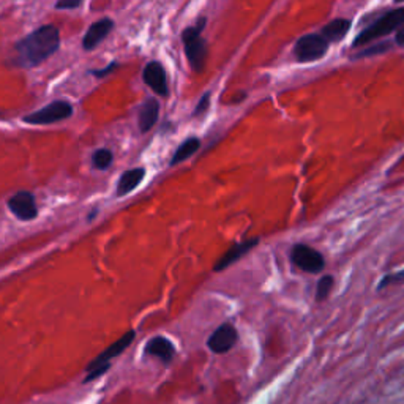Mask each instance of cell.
<instances>
[{
  "instance_id": "30bf717a",
  "label": "cell",
  "mask_w": 404,
  "mask_h": 404,
  "mask_svg": "<svg viewBox=\"0 0 404 404\" xmlns=\"http://www.w3.org/2000/svg\"><path fill=\"white\" fill-rule=\"evenodd\" d=\"M142 79L152 90L160 95V97H168L169 88H168V76L164 72V67L160 62H149L145 65L142 72Z\"/></svg>"
},
{
  "instance_id": "9c48e42d",
  "label": "cell",
  "mask_w": 404,
  "mask_h": 404,
  "mask_svg": "<svg viewBox=\"0 0 404 404\" xmlns=\"http://www.w3.org/2000/svg\"><path fill=\"white\" fill-rule=\"evenodd\" d=\"M136 338V332L135 330H130L126 332L125 335H122L117 341H114V343L107 347L106 351H103L100 354V356L95 357L90 363L86 366V371H92L95 368H100V366H105V365H111V360L114 357H119L120 354H122L126 347H130V344L135 341Z\"/></svg>"
},
{
  "instance_id": "ac0fdd59",
  "label": "cell",
  "mask_w": 404,
  "mask_h": 404,
  "mask_svg": "<svg viewBox=\"0 0 404 404\" xmlns=\"http://www.w3.org/2000/svg\"><path fill=\"white\" fill-rule=\"evenodd\" d=\"M114 155L109 149H98L92 155V166L98 170H105L111 166Z\"/></svg>"
},
{
  "instance_id": "d4e9b609",
  "label": "cell",
  "mask_w": 404,
  "mask_h": 404,
  "mask_svg": "<svg viewBox=\"0 0 404 404\" xmlns=\"http://www.w3.org/2000/svg\"><path fill=\"white\" fill-rule=\"evenodd\" d=\"M119 67V63L117 62H111L109 65H107L106 68H101V69H92L90 74H93L95 78H105V76H107L109 73H112L114 69H116Z\"/></svg>"
},
{
  "instance_id": "52a82bcc",
  "label": "cell",
  "mask_w": 404,
  "mask_h": 404,
  "mask_svg": "<svg viewBox=\"0 0 404 404\" xmlns=\"http://www.w3.org/2000/svg\"><path fill=\"white\" fill-rule=\"evenodd\" d=\"M238 341V332L232 324H223L215 330L207 339V347L213 354H226L229 352Z\"/></svg>"
},
{
  "instance_id": "7a4b0ae2",
  "label": "cell",
  "mask_w": 404,
  "mask_h": 404,
  "mask_svg": "<svg viewBox=\"0 0 404 404\" xmlns=\"http://www.w3.org/2000/svg\"><path fill=\"white\" fill-rule=\"evenodd\" d=\"M207 19L202 16L194 25H189L182 32V41L185 46L187 59L191 65L193 72L201 73L204 69L207 60V41L202 38V32L206 29Z\"/></svg>"
},
{
  "instance_id": "603a6c76",
  "label": "cell",
  "mask_w": 404,
  "mask_h": 404,
  "mask_svg": "<svg viewBox=\"0 0 404 404\" xmlns=\"http://www.w3.org/2000/svg\"><path fill=\"white\" fill-rule=\"evenodd\" d=\"M111 368V365H105V366H100V368H95V370H92V371H88L87 372V376L84 377V384H87V382H92V381H95V379H98V377H101L103 375H106V371Z\"/></svg>"
},
{
  "instance_id": "8992f818",
  "label": "cell",
  "mask_w": 404,
  "mask_h": 404,
  "mask_svg": "<svg viewBox=\"0 0 404 404\" xmlns=\"http://www.w3.org/2000/svg\"><path fill=\"white\" fill-rule=\"evenodd\" d=\"M290 261H292L295 267L308 271V274H321L325 267L324 256L305 243H297L292 246V250H290Z\"/></svg>"
},
{
  "instance_id": "7c38bea8",
  "label": "cell",
  "mask_w": 404,
  "mask_h": 404,
  "mask_svg": "<svg viewBox=\"0 0 404 404\" xmlns=\"http://www.w3.org/2000/svg\"><path fill=\"white\" fill-rule=\"evenodd\" d=\"M144 352L150 357L158 358L161 363L169 365L175 357V346L166 337H154L147 341Z\"/></svg>"
},
{
  "instance_id": "484cf974",
  "label": "cell",
  "mask_w": 404,
  "mask_h": 404,
  "mask_svg": "<svg viewBox=\"0 0 404 404\" xmlns=\"http://www.w3.org/2000/svg\"><path fill=\"white\" fill-rule=\"evenodd\" d=\"M395 41H396V44L398 46H401V48H404V24L401 25L400 29L396 30V36H395Z\"/></svg>"
},
{
  "instance_id": "e0dca14e",
  "label": "cell",
  "mask_w": 404,
  "mask_h": 404,
  "mask_svg": "<svg viewBox=\"0 0 404 404\" xmlns=\"http://www.w3.org/2000/svg\"><path fill=\"white\" fill-rule=\"evenodd\" d=\"M201 147V139L199 137H188L185 142H182L177 150L174 152V156L170 158V166H177V164L188 160L189 156H193L196 152Z\"/></svg>"
},
{
  "instance_id": "3957f363",
  "label": "cell",
  "mask_w": 404,
  "mask_h": 404,
  "mask_svg": "<svg viewBox=\"0 0 404 404\" xmlns=\"http://www.w3.org/2000/svg\"><path fill=\"white\" fill-rule=\"evenodd\" d=\"M403 24H404V8H395L384 13L381 18H377L375 22L370 24L365 30L360 32L352 43V48L363 46V44H368L372 40H377V38L390 35L391 32L400 29Z\"/></svg>"
},
{
  "instance_id": "7402d4cb",
  "label": "cell",
  "mask_w": 404,
  "mask_h": 404,
  "mask_svg": "<svg viewBox=\"0 0 404 404\" xmlns=\"http://www.w3.org/2000/svg\"><path fill=\"white\" fill-rule=\"evenodd\" d=\"M210 97H212L210 92H206L204 95H202L201 100H199V103L196 105V107H194L193 117L204 116V114L208 111V107H210Z\"/></svg>"
},
{
  "instance_id": "ffe728a7",
  "label": "cell",
  "mask_w": 404,
  "mask_h": 404,
  "mask_svg": "<svg viewBox=\"0 0 404 404\" xmlns=\"http://www.w3.org/2000/svg\"><path fill=\"white\" fill-rule=\"evenodd\" d=\"M391 49V41L385 40L379 44H375V46H371L365 50H358V53L354 55V59H365V57H372V55H379V54H384V53H389Z\"/></svg>"
},
{
  "instance_id": "4fadbf2b",
  "label": "cell",
  "mask_w": 404,
  "mask_h": 404,
  "mask_svg": "<svg viewBox=\"0 0 404 404\" xmlns=\"http://www.w3.org/2000/svg\"><path fill=\"white\" fill-rule=\"evenodd\" d=\"M257 243H259V238H250V240H245V242L234 243L231 248L227 250L224 255L218 259L217 264H215L213 270L215 271H221V270L227 269L234 262H237L240 257H243L250 250L255 248Z\"/></svg>"
},
{
  "instance_id": "44dd1931",
  "label": "cell",
  "mask_w": 404,
  "mask_h": 404,
  "mask_svg": "<svg viewBox=\"0 0 404 404\" xmlns=\"http://www.w3.org/2000/svg\"><path fill=\"white\" fill-rule=\"evenodd\" d=\"M401 283H404V270L395 271V274L385 275V276L382 278V280H381V283H379L377 289L382 290L384 288L391 286V284H401Z\"/></svg>"
},
{
  "instance_id": "2e32d148",
  "label": "cell",
  "mask_w": 404,
  "mask_h": 404,
  "mask_svg": "<svg viewBox=\"0 0 404 404\" xmlns=\"http://www.w3.org/2000/svg\"><path fill=\"white\" fill-rule=\"evenodd\" d=\"M351 21L349 19H344V18H338V19H333V21L328 22L327 25H324L321 30V35L325 38L330 43H339L343 38L347 35V32L351 29Z\"/></svg>"
},
{
  "instance_id": "d6986e66",
  "label": "cell",
  "mask_w": 404,
  "mask_h": 404,
  "mask_svg": "<svg viewBox=\"0 0 404 404\" xmlns=\"http://www.w3.org/2000/svg\"><path fill=\"white\" fill-rule=\"evenodd\" d=\"M333 276L332 275H325V276H322L319 283H318V288H316V302H324L328 294H330V290L333 288Z\"/></svg>"
},
{
  "instance_id": "277c9868",
  "label": "cell",
  "mask_w": 404,
  "mask_h": 404,
  "mask_svg": "<svg viewBox=\"0 0 404 404\" xmlns=\"http://www.w3.org/2000/svg\"><path fill=\"white\" fill-rule=\"evenodd\" d=\"M73 116V106L65 100H55L53 103L30 112L22 120L29 125H50Z\"/></svg>"
},
{
  "instance_id": "ba28073f",
  "label": "cell",
  "mask_w": 404,
  "mask_h": 404,
  "mask_svg": "<svg viewBox=\"0 0 404 404\" xmlns=\"http://www.w3.org/2000/svg\"><path fill=\"white\" fill-rule=\"evenodd\" d=\"M8 208L21 221H32L38 217L35 196L29 191H18L8 199Z\"/></svg>"
},
{
  "instance_id": "cb8c5ba5",
  "label": "cell",
  "mask_w": 404,
  "mask_h": 404,
  "mask_svg": "<svg viewBox=\"0 0 404 404\" xmlns=\"http://www.w3.org/2000/svg\"><path fill=\"white\" fill-rule=\"evenodd\" d=\"M82 5L81 0H60L54 5L55 10H74Z\"/></svg>"
},
{
  "instance_id": "5b68a950",
  "label": "cell",
  "mask_w": 404,
  "mask_h": 404,
  "mask_svg": "<svg viewBox=\"0 0 404 404\" xmlns=\"http://www.w3.org/2000/svg\"><path fill=\"white\" fill-rule=\"evenodd\" d=\"M328 41L321 34H309L303 35L297 40L294 46V55L295 59L305 63V62H314L322 59L328 50Z\"/></svg>"
},
{
  "instance_id": "8fae6325",
  "label": "cell",
  "mask_w": 404,
  "mask_h": 404,
  "mask_svg": "<svg viewBox=\"0 0 404 404\" xmlns=\"http://www.w3.org/2000/svg\"><path fill=\"white\" fill-rule=\"evenodd\" d=\"M114 29V21L111 18H101L95 21L82 38V48L86 50H93Z\"/></svg>"
},
{
  "instance_id": "4316f807",
  "label": "cell",
  "mask_w": 404,
  "mask_h": 404,
  "mask_svg": "<svg viewBox=\"0 0 404 404\" xmlns=\"http://www.w3.org/2000/svg\"><path fill=\"white\" fill-rule=\"evenodd\" d=\"M97 212H98V208H93V210H92V213H90V217H88L87 220H90V221H92V220L95 218V215H97Z\"/></svg>"
},
{
  "instance_id": "9a60e30c",
  "label": "cell",
  "mask_w": 404,
  "mask_h": 404,
  "mask_svg": "<svg viewBox=\"0 0 404 404\" xmlns=\"http://www.w3.org/2000/svg\"><path fill=\"white\" fill-rule=\"evenodd\" d=\"M145 177V169L144 168H135L130 170H125V173L120 175V179L117 182V196L122 198V196L130 194L133 189L139 187V183L144 180Z\"/></svg>"
},
{
  "instance_id": "5bb4252c",
  "label": "cell",
  "mask_w": 404,
  "mask_h": 404,
  "mask_svg": "<svg viewBox=\"0 0 404 404\" xmlns=\"http://www.w3.org/2000/svg\"><path fill=\"white\" fill-rule=\"evenodd\" d=\"M158 116H160V103H158L155 98L145 100L141 107H139L137 116V123L141 133H147L154 128L155 123L158 122Z\"/></svg>"
},
{
  "instance_id": "6da1fadb",
  "label": "cell",
  "mask_w": 404,
  "mask_h": 404,
  "mask_svg": "<svg viewBox=\"0 0 404 404\" xmlns=\"http://www.w3.org/2000/svg\"><path fill=\"white\" fill-rule=\"evenodd\" d=\"M60 46V32L53 24L41 25L32 34L25 35L13 46L10 63L19 68H34L49 59Z\"/></svg>"
}]
</instances>
